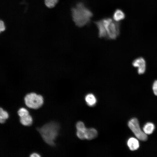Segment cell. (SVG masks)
Segmentation results:
<instances>
[{"mask_svg": "<svg viewBox=\"0 0 157 157\" xmlns=\"http://www.w3.org/2000/svg\"><path fill=\"white\" fill-rule=\"evenodd\" d=\"M5 30V26L4 23L1 20L0 22V30L1 32L4 31Z\"/></svg>", "mask_w": 157, "mask_h": 157, "instance_id": "19", "label": "cell"}, {"mask_svg": "<svg viewBox=\"0 0 157 157\" xmlns=\"http://www.w3.org/2000/svg\"><path fill=\"white\" fill-rule=\"evenodd\" d=\"M25 104L28 107L37 109L40 107L43 103V98L41 95L35 92L26 94L24 98Z\"/></svg>", "mask_w": 157, "mask_h": 157, "instance_id": "4", "label": "cell"}, {"mask_svg": "<svg viewBox=\"0 0 157 157\" xmlns=\"http://www.w3.org/2000/svg\"><path fill=\"white\" fill-rule=\"evenodd\" d=\"M31 157H40V156L38 154L35 153H34L31 154L30 156Z\"/></svg>", "mask_w": 157, "mask_h": 157, "instance_id": "20", "label": "cell"}, {"mask_svg": "<svg viewBox=\"0 0 157 157\" xmlns=\"http://www.w3.org/2000/svg\"><path fill=\"white\" fill-rule=\"evenodd\" d=\"M102 20L106 33V38L111 40L116 38L120 32V26L118 22L110 18H106Z\"/></svg>", "mask_w": 157, "mask_h": 157, "instance_id": "3", "label": "cell"}, {"mask_svg": "<svg viewBox=\"0 0 157 157\" xmlns=\"http://www.w3.org/2000/svg\"><path fill=\"white\" fill-rule=\"evenodd\" d=\"M58 0H44L46 6L49 8L53 7L57 3Z\"/></svg>", "mask_w": 157, "mask_h": 157, "instance_id": "15", "label": "cell"}, {"mask_svg": "<svg viewBox=\"0 0 157 157\" xmlns=\"http://www.w3.org/2000/svg\"><path fill=\"white\" fill-rule=\"evenodd\" d=\"M127 144L129 149L131 151L137 150L139 147V143L136 138L132 137L129 138L127 142Z\"/></svg>", "mask_w": 157, "mask_h": 157, "instance_id": "9", "label": "cell"}, {"mask_svg": "<svg viewBox=\"0 0 157 157\" xmlns=\"http://www.w3.org/2000/svg\"><path fill=\"white\" fill-rule=\"evenodd\" d=\"M133 67L138 68V73L139 74H144L146 68V62L144 59L140 57L135 59L133 62Z\"/></svg>", "mask_w": 157, "mask_h": 157, "instance_id": "7", "label": "cell"}, {"mask_svg": "<svg viewBox=\"0 0 157 157\" xmlns=\"http://www.w3.org/2000/svg\"><path fill=\"white\" fill-rule=\"evenodd\" d=\"M97 130L93 128L86 129L85 131V139L91 140L95 138L97 135Z\"/></svg>", "mask_w": 157, "mask_h": 157, "instance_id": "10", "label": "cell"}, {"mask_svg": "<svg viewBox=\"0 0 157 157\" xmlns=\"http://www.w3.org/2000/svg\"><path fill=\"white\" fill-rule=\"evenodd\" d=\"M85 131L77 130L76 135L80 139L83 140L85 139Z\"/></svg>", "mask_w": 157, "mask_h": 157, "instance_id": "17", "label": "cell"}, {"mask_svg": "<svg viewBox=\"0 0 157 157\" xmlns=\"http://www.w3.org/2000/svg\"><path fill=\"white\" fill-rule=\"evenodd\" d=\"M85 100L88 105L90 106H94L97 101L95 96L91 93L87 94L85 97Z\"/></svg>", "mask_w": 157, "mask_h": 157, "instance_id": "12", "label": "cell"}, {"mask_svg": "<svg viewBox=\"0 0 157 157\" xmlns=\"http://www.w3.org/2000/svg\"><path fill=\"white\" fill-rule=\"evenodd\" d=\"M95 23L98 29L99 37L101 38H106V33L102 20L96 21Z\"/></svg>", "mask_w": 157, "mask_h": 157, "instance_id": "8", "label": "cell"}, {"mask_svg": "<svg viewBox=\"0 0 157 157\" xmlns=\"http://www.w3.org/2000/svg\"><path fill=\"white\" fill-rule=\"evenodd\" d=\"M8 115L7 112L0 108V122L1 123H4L6 119L8 118Z\"/></svg>", "mask_w": 157, "mask_h": 157, "instance_id": "14", "label": "cell"}, {"mask_svg": "<svg viewBox=\"0 0 157 157\" xmlns=\"http://www.w3.org/2000/svg\"><path fill=\"white\" fill-rule=\"evenodd\" d=\"M17 113L20 117V122L22 124L25 126H29L32 124V117L27 110L24 108H22L19 110Z\"/></svg>", "mask_w": 157, "mask_h": 157, "instance_id": "6", "label": "cell"}, {"mask_svg": "<svg viewBox=\"0 0 157 157\" xmlns=\"http://www.w3.org/2000/svg\"><path fill=\"white\" fill-rule=\"evenodd\" d=\"M125 17V14L122 10L119 9L116 10L113 15V19L117 22L123 19Z\"/></svg>", "mask_w": 157, "mask_h": 157, "instance_id": "11", "label": "cell"}, {"mask_svg": "<svg viewBox=\"0 0 157 157\" xmlns=\"http://www.w3.org/2000/svg\"><path fill=\"white\" fill-rule=\"evenodd\" d=\"M152 90L154 94L157 96V80H155L153 83Z\"/></svg>", "mask_w": 157, "mask_h": 157, "instance_id": "18", "label": "cell"}, {"mask_svg": "<svg viewBox=\"0 0 157 157\" xmlns=\"http://www.w3.org/2000/svg\"><path fill=\"white\" fill-rule=\"evenodd\" d=\"M72 19L75 24L79 27L88 24L93 16L91 11L81 2L77 3L71 10Z\"/></svg>", "mask_w": 157, "mask_h": 157, "instance_id": "1", "label": "cell"}, {"mask_svg": "<svg viewBox=\"0 0 157 157\" xmlns=\"http://www.w3.org/2000/svg\"><path fill=\"white\" fill-rule=\"evenodd\" d=\"M59 128L58 124L52 122L44 125L38 130L44 141L48 144L53 146L54 141L58 135Z\"/></svg>", "mask_w": 157, "mask_h": 157, "instance_id": "2", "label": "cell"}, {"mask_svg": "<svg viewBox=\"0 0 157 157\" xmlns=\"http://www.w3.org/2000/svg\"><path fill=\"white\" fill-rule=\"evenodd\" d=\"M155 129L154 124L151 122H147L144 126L143 131L146 135H150L152 133Z\"/></svg>", "mask_w": 157, "mask_h": 157, "instance_id": "13", "label": "cell"}, {"mask_svg": "<svg viewBox=\"0 0 157 157\" xmlns=\"http://www.w3.org/2000/svg\"><path fill=\"white\" fill-rule=\"evenodd\" d=\"M76 127L77 130L80 131H85L87 129L84 123L81 121H79L77 123Z\"/></svg>", "mask_w": 157, "mask_h": 157, "instance_id": "16", "label": "cell"}, {"mask_svg": "<svg viewBox=\"0 0 157 157\" xmlns=\"http://www.w3.org/2000/svg\"><path fill=\"white\" fill-rule=\"evenodd\" d=\"M128 126L138 139L142 141H145L147 140V135L141 130L137 119H131L128 122Z\"/></svg>", "mask_w": 157, "mask_h": 157, "instance_id": "5", "label": "cell"}]
</instances>
